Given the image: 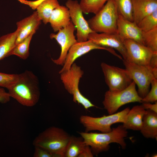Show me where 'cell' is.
I'll list each match as a JSON object with an SVG mask.
<instances>
[{
  "mask_svg": "<svg viewBox=\"0 0 157 157\" xmlns=\"http://www.w3.org/2000/svg\"><path fill=\"white\" fill-rule=\"evenodd\" d=\"M152 156V157H157V154H154L152 156Z\"/></svg>",
  "mask_w": 157,
  "mask_h": 157,
  "instance_id": "8d00e7d4",
  "label": "cell"
},
{
  "mask_svg": "<svg viewBox=\"0 0 157 157\" xmlns=\"http://www.w3.org/2000/svg\"><path fill=\"white\" fill-rule=\"evenodd\" d=\"M142 105L146 110H149L157 113V101L152 104L150 103H142Z\"/></svg>",
  "mask_w": 157,
  "mask_h": 157,
  "instance_id": "e575fe53",
  "label": "cell"
},
{
  "mask_svg": "<svg viewBox=\"0 0 157 157\" xmlns=\"http://www.w3.org/2000/svg\"><path fill=\"white\" fill-rule=\"evenodd\" d=\"M96 49L106 50L119 59L122 60L123 59L113 48L101 46L90 40L83 42H77L73 45L68 51L63 67L59 71V74L69 70L74 61L78 58L92 50Z\"/></svg>",
  "mask_w": 157,
  "mask_h": 157,
  "instance_id": "30bf717a",
  "label": "cell"
},
{
  "mask_svg": "<svg viewBox=\"0 0 157 157\" xmlns=\"http://www.w3.org/2000/svg\"><path fill=\"white\" fill-rule=\"evenodd\" d=\"M108 0H81L79 4L83 13L95 14Z\"/></svg>",
  "mask_w": 157,
  "mask_h": 157,
  "instance_id": "d4e9b609",
  "label": "cell"
},
{
  "mask_svg": "<svg viewBox=\"0 0 157 157\" xmlns=\"http://www.w3.org/2000/svg\"><path fill=\"white\" fill-rule=\"evenodd\" d=\"M149 65L153 68H157V53L154 54L150 60Z\"/></svg>",
  "mask_w": 157,
  "mask_h": 157,
  "instance_id": "d590c367",
  "label": "cell"
},
{
  "mask_svg": "<svg viewBox=\"0 0 157 157\" xmlns=\"http://www.w3.org/2000/svg\"><path fill=\"white\" fill-rule=\"evenodd\" d=\"M65 5L69 10L71 20L77 30V42L88 40L89 34L94 32L90 28L87 21L84 19L79 3L77 0H67Z\"/></svg>",
  "mask_w": 157,
  "mask_h": 157,
  "instance_id": "8fae6325",
  "label": "cell"
},
{
  "mask_svg": "<svg viewBox=\"0 0 157 157\" xmlns=\"http://www.w3.org/2000/svg\"><path fill=\"white\" fill-rule=\"evenodd\" d=\"M146 110L140 131L145 138L157 140V113L149 110Z\"/></svg>",
  "mask_w": 157,
  "mask_h": 157,
  "instance_id": "ffe728a7",
  "label": "cell"
},
{
  "mask_svg": "<svg viewBox=\"0 0 157 157\" xmlns=\"http://www.w3.org/2000/svg\"><path fill=\"white\" fill-rule=\"evenodd\" d=\"M34 34L32 33L21 42L15 45L10 52V56L15 55L23 60L27 59L29 55L30 43Z\"/></svg>",
  "mask_w": 157,
  "mask_h": 157,
  "instance_id": "cb8c5ba5",
  "label": "cell"
},
{
  "mask_svg": "<svg viewBox=\"0 0 157 157\" xmlns=\"http://www.w3.org/2000/svg\"><path fill=\"white\" fill-rule=\"evenodd\" d=\"M36 11L16 23L17 33L15 45L22 41L32 33H35L41 23Z\"/></svg>",
  "mask_w": 157,
  "mask_h": 157,
  "instance_id": "2e32d148",
  "label": "cell"
},
{
  "mask_svg": "<svg viewBox=\"0 0 157 157\" xmlns=\"http://www.w3.org/2000/svg\"><path fill=\"white\" fill-rule=\"evenodd\" d=\"M151 85V88L146 95L142 98V103H154L157 101V79L152 81Z\"/></svg>",
  "mask_w": 157,
  "mask_h": 157,
  "instance_id": "f546056e",
  "label": "cell"
},
{
  "mask_svg": "<svg viewBox=\"0 0 157 157\" xmlns=\"http://www.w3.org/2000/svg\"><path fill=\"white\" fill-rule=\"evenodd\" d=\"M124 44L126 52V61L142 65H149L150 60L154 54L145 45L135 41L124 40Z\"/></svg>",
  "mask_w": 157,
  "mask_h": 157,
  "instance_id": "4fadbf2b",
  "label": "cell"
},
{
  "mask_svg": "<svg viewBox=\"0 0 157 157\" xmlns=\"http://www.w3.org/2000/svg\"><path fill=\"white\" fill-rule=\"evenodd\" d=\"M87 22L94 32L117 33L119 13L114 0H108Z\"/></svg>",
  "mask_w": 157,
  "mask_h": 157,
  "instance_id": "277c9868",
  "label": "cell"
},
{
  "mask_svg": "<svg viewBox=\"0 0 157 157\" xmlns=\"http://www.w3.org/2000/svg\"><path fill=\"white\" fill-rule=\"evenodd\" d=\"M21 3L27 5L33 10L36 9L38 6L44 0H37L30 1L27 0H17Z\"/></svg>",
  "mask_w": 157,
  "mask_h": 157,
  "instance_id": "1f68e13d",
  "label": "cell"
},
{
  "mask_svg": "<svg viewBox=\"0 0 157 157\" xmlns=\"http://www.w3.org/2000/svg\"><path fill=\"white\" fill-rule=\"evenodd\" d=\"M142 98L139 95L133 81L126 88L113 92L109 90L105 93L102 103L109 115L115 113L122 106L133 102L142 103Z\"/></svg>",
  "mask_w": 157,
  "mask_h": 157,
  "instance_id": "5b68a950",
  "label": "cell"
},
{
  "mask_svg": "<svg viewBox=\"0 0 157 157\" xmlns=\"http://www.w3.org/2000/svg\"><path fill=\"white\" fill-rule=\"evenodd\" d=\"M86 145L89 146L94 155L107 151L111 143L119 144L122 148H126V144L124 139L128 135V131L123 125L113 128L108 133H97L79 132Z\"/></svg>",
  "mask_w": 157,
  "mask_h": 157,
  "instance_id": "7a4b0ae2",
  "label": "cell"
},
{
  "mask_svg": "<svg viewBox=\"0 0 157 157\" xmlns=\"http://www.w3.org/2000/svg\"><path fill=\"white\" fill-rule=\"evenodd\" d=\"M146 110L142 105H136L130 109L127 113L123 126L127 130L140 131L143 119Z\"/></svg>",
  "mask_w": 157,
  "mask_h": 157,
  "instance_id": "ac0fdd59",
  "label": "cell"
},
{
  "mask_svg": "<svg viewBox=\"0 0 157 157\" xmlns=\"http://www.w3.org/2000/svg\"><path fill=\"white\" fill-rule=\"evenodd\" d=\"M71 137L63 129L51 126L39 134L34 140L33 144L45 149L58 157H64Z\"/></svg>",
  "mask_w": 157,
  "mask_h": 157,
  "instance_id": "3957f363",
  "label": "cell"
},
{
  "mask_svg": "<svg viewBox=\"0 0 157 157\" xmlns=\"http://www.w3.org/2000/svg\"><path fill=\"white\" fill-rule=\"evenodd\" d=\"M101 67L109 90L119 91L128 87L133 81L127 71L102 62Z\"/></svg>",
  "mask_w": 157,
  "mask_h": 157,
  "instance_id": "9c48e42d",
  "label": "cell"
},
{
  "mask_svg": "<svg viewBox=\"0 0 157 157\" xmlns=\"http://www.w3.org/2000/svg\"><path fill=\"white\" fill-rule=\"evenodd\" d=\"M10 97L22 105L32 107L38 102L40 95L39 82L32 71L26 70L18 74L16 81L7 89Z\"/></svg>",
  "mask_w": 157,
  "mask_h": 157,
  "instance_id": "6da1fadb",
  "label": "cell"
},
{
  "mask_svg": "<svg viewBox=\"0 0 157 157\" xmlns=\"http://www.w3.org/2000/svg\"><path fill=\"white\" fill-rule=\"evenodd\" d=\"M85 145L81 136H71L64 157H78Z\"/></svg>",
  "mask_w": 157,
  "mask_h": 157,
  "instance_id": "603a6c76",
  "label": "cell"
},
{
  "mask_svg": "<svg viewBox=\"0 0 157 157\" xmlns=\"http://www.w3.org/2000/svg\"><path fill=\"white\" fill-rule=\"evenodd\" d=\"M34 157H58V156L47 150L38 146H34Z\"/></svg>",
  "mask_w": 157,
  "mask_h": 157,
  "instance_id": "4dcf8cb0",
  "label": "cell"
},
{
  "mask_svg": "<svg viewBox=\"0 0 157 157\" xmlns=\"http://www.w3.org/2000/svg\"><path fill=\"white\" fill-rule=\"evenodd\" d=\"M17 30L0 37V61L10 56V53L15 45Z\"/></svg>",
  "mask_w": 157,
  "mask_h": 157,
  "instance_id": "44dd1931",
  "label": "cell"
},
{
  "mask_svg": "<svg viewBox=\"0 0 157 157\" xmlns=\"http://www.w3.org/2000/svg\"><path fill=\"white\" fill-rule=\"evenodd\" d=\"M88 40L101 46L115 49L121 55L123 60H126L127 54L124 40L117 34L92 32L89 34Z\"/></svg>",
  "mask_w": 157,
  "mask_h": 157,
  "instance_id": "5bb4252c",
  "label": "cell"
},
{
  "mask_svg": "<svg viewBox=\"0 0 157 157\" xmlns=\"http://www.w3.org/2000/svg\"><path fill=\"white\" fill-rule=\"evenodd\" d=\"M18 74H8L0 72V87L8 89L17 80Z\"/></svg>",
  "mask_w": 157,
  "mask_h": 157,
  "instance_id": "f1b7e54d",
  "label": "cell"
},
{
  "mask_svg": "<svg viewBox=\"0 0 157 157\" xmlns=\"http://www.w3.org/2000/svg\"><path fill=\"white\" fill-rule=\"evenodd\" d=\"M119 14L133 22L132 0H114Z\"/></svg>",
  "mask_w": 157,
  "mask_h": 157,
  "instance_id": "484cf974",
  "label": "cell"
},
{
  "mask_svg": "<svg viewBox=\"0 0 157 157\" xmlns=\"http://www.w3.org/2000/svg\"><path fill=\"white\" fill-rule=\"evenodd\" d=\"M60 74L65 88L69 93L73 95V101L74 102L81 104L86 110L95 106L79 90L80 80L84 74V72L80 66L74 63L69 70Z\"/></svg>",
  "mask_w": 157,
  "mask_h": 157,
  "instance_id": "52a82bcc",
  "label": "cell"
},
{
  "mask_svg": "<svg viewBox=\"0 0 157 157\" xmlns=\"http://www.w3.org/2000/svg\"><path fill=\"white\" fill-rule=\"evenodd\" d=\"M142 38L144 45L154 53H157V27L142 32Z\"/></svg>",
  "mask_w": 157,
  "mask_h": 157,
  "instance_id": "83f0119b",
  "label": "cell"
},
{
  "mask_svg": "<svg viewBox=\"0 0 157 157\" xmlns=\"http://www.w3.org/2000/svg\"><path fill=\"white\" fill-rule=\"evenodd\" d=\"M122 60L125 69L138 86L139 95L143 98L149 92L152 80L157 79V68H153L149 65H140Z\"/></svg>",
  "mask_w": 157,
  "mask_h": 157,
  "instance_id": "8992f818",
  "label": "cell"
},
{
  "mask_svg": "<svg viewBox=\"0 0 157 157\" xmlns=\"http://www.w3.org/2000/svg\"><path fill=\"white\" fill-rule=\"evenodd\" d=\"M76 30L75 26L71 20L67 26L59 30L57 33L50 34V38L55 39L61 47V52L58 58L56 59L51 58L53 62L56 65H63L69 49L77 42L74 34Z\"/></svg>",
  "mask_w": 157,
  "mask_h": 157,
  "instance_id": "7c38bea8",
  "label": "cell"
},
{
  "mask_svg": "<svg viewBox=\"0 0 157 157\" xmlns=\"http://www.w3.org/2000/svg\"><path fill=\"white\" fill-rule=\"evenodd\" d=\"M70 21L68 8L60 5L52 11L49 23L53 31L56 32L67 26Z\"/></svg>",
  "mask_w": 157,
  "mask_h": 157,
  "instance_id": "d6986e66",
  "label": "cell"
},
{
  "mask_svg": "<svg viewBox=\"0 0 157 157\" xmlns=\"http://www.w3.org/2000/svg\"><path fill=\"white\" fill-rule=\"evenodd\" d=\"M142 33V32L135 23L127 20L119 14L117 34L123 40H132L144 45Z\"/></svg>",
  "mask_w": 157,
  "mask_h": 157,
  "instance_id": "9a60e30c",
  "label": "cell"
},
{
  "mask_svg": "<svg viewBox=\"0 0 157 157\" xmlns=\"http://www.w3.org/2000/svg\"><path fill=\"white\" fill-rule=\"evenodd\" d=\"M60 5L57 0H44L38 6V15L44 24L49 23L52 11Z\"/></svg>",
  "mask_w": 157,
  "mask_h": 157,
  "instance_id": "7402d4cb",
  "label": "cell"
},
{
  "mask_svg": "<svg viewBox=\"0 0 157 157\" xmlns=\"http://www.w3.org/2000/svg\"><path fill=\"white\" fill-rule=\"evenodd\" d=\"M94 155L90 147L86 145L78 157H93Z\"/></svg>",
  "mask_w": 157,
  "mask_h": 157,
  "instance_id": "836d02e7",
  "label": "cell"
},
{
  "mask_svg": "<svg viewBox=\"0 0 157 157\" xmlns=\"http://www.w3.org/2000/svg\"><path fill=\"white\" fill-rule=\"evenodd\" d=\"M10 98L8 92H6L3 88L0 87V103H6L10 101Z\"/></svg>",
  "mask_w": 157,
  "mask_h": 157,
  "instance_id": "d6a6232c",
  "label": "cell"
},
{
  "mask_svg": "<svg viewBox=\"0 0 157 157\" xmlns=\"http://www.w3.org/2000/svg\"><path fill=\"white\" fill-rule=\"evenodd\" d=\"M130 109L128 107L117 113L100 117L82 115L80 117V122L84 127L85 132L97 130L102 133H108L112 131L111 126L112 124L124 122Z\"/></svg>",
  "mask_w": 157,
  "mask_h": 157,
  "instance_id": "ba28073f",
  "label": "cell"
},
{
  "mask_svg": "<svg viewBox=\"0 0 157 157\" xmlns=\"http://www.w3.org/2000/svg\"><path fill=\"white\" fill-rule=\"evenodd\" d=\"M132 1L133 22L137 24L157 10V0H132Z\"/></svg>",
  "mask_w": 157,
  "mask_h": 157,
  "instance_id": "e0dca14e",
  "label": "cell"
},
{
  "mask_svg": "<svg viewBox=\"0 0 157 157\" xmlns=\"http://www.w3.org/2000/svg\"><path fill=\"white\" fill-rule=\"evenodd\" d=\"M137 24L142 32L157 28V10L144 17Z\"/></svg>",
  "mask_w": 157,
  "mask_h": 157,
  "instance_id": "4316f807",
  "label": "cell"
}]
</instances>
